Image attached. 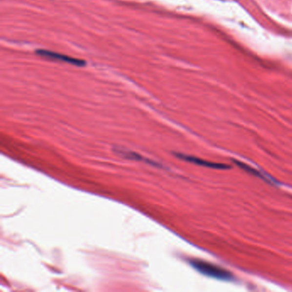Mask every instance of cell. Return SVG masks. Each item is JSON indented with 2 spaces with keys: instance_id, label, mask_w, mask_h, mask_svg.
I'll return each mask as SVG.
<instances>
[{
  "instance_id": "1",
  "label": "cell",
  "mask_w": 292,
  "mask_h": 292,
  "mask_svg": "<svg viewBox=\"0 0 292 292\" xmlns=\"http://www.w3.org/2000/svg\"><path fill=\"white\" fill-rule=\"evenodd\" d=\"M189 263L199 272L210 278H216L219 280H226V281L231 280L233 278L232 274L229 271L208 261L193 259L189 261Z\"/></svg>"
},
{
  "instance_id": "3",
  "label": "cell",
  "mask_w": 292,
  "mask_h": 292,
  "mask_svg": "<svg viewBox=\"0 0 292 292\" xmlns=\"http://www.w3.org/2000/svg\"><path fill=\"white\" fill-rule=\"evenodd\" d=\"M177 155L180 159L188 161L190 163L198 165V166H201V167H209V168H213V169H217V170H226V169H229V166H227V165L213 163V162H210V161H208V160H201V159H198V158L189 156V155H185V154H181V153H178Z\"/></svg>"
},
{
  "instance_id": "2",
  "label": "cell",
  "mask_w": 292,
  "mask_h": 292,
  "mask_svg": "<svg viewBox=\"0 0 292 292\" xmlns=\"http://www.w3.org/2000/svg\"><path fill=\"white\" fill-rule=\"evenodd\" d=\"M37 53L42 56V57H45V58H48V59H52V60H60V61L71 63V64L77 65V66H83L85 64L83 60L74 59V58H71L69 56L63 55V54H60V53H57V52H50V51H45V50H39V51H37Z\"/></svg>"
}]
</instances>
